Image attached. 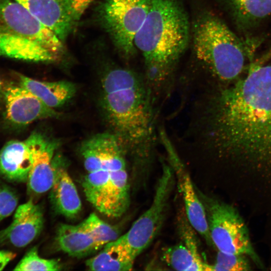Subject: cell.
Returning <instances> with one entry per match:
<instances>
[{
  "label": "cell",
  "mask_w": 271,
  "mask_h": 271,
  "mask_svg": "<svg viewBox=\"0 0 271 271\" xmlns=\"http://www.w3.org/2000/svg\"><path fill=\"white\" fill-rule=\"evenodd\" d=\"M271 57V48H270L268 51L260 58V62H263L267 60L268 59Z\"/></svg>",
  "instance_id": "cell-28"
},
{
  "label": "cell",
  "mask_w": 271,
  "mask_h": 271,
  "mask_svg": "<svg viewBox=\"0 0 271 271\" xmlns=\"http://www.w3.org/2000/svg\"><path fill=\"white\" fill-rule=\"evenodd\" d=\"M212 271H247L251 266L246 255L230 254L218 251Z\"/></svg>",
  "instance_id": "cell-24"
},
{
  "label": "cell",
  "mask_w": 271,
  "mask_h": 271,
  "mask_svg": "<svg viewBox=\"0 0 271 271\" xmlns=\"http://www.w3.org/2000/svg\"><path fill=\"white\" fill-rule=\"evenodd\" d=\"M149 7L150 0H103L96 8L97 23L124 58H130L136 52L134 38Z\"/></svg>",
  "instance_id": "cell-7"
},
{
  "label": "cell",
  "mask_w": 271,
  "mask_h": 271,
  "mask_svg": "<svg viewBox=\"0 0 271 271\" xmlns=\"http://www.w3.org/2000/svg\"><path fill=\"white\" fill-rule=\"evenodd\" d=\"M4 90V88L3 87V84L0 79V99L1 98L2 95H3Z\"/></svg>",
  "instance_id": "cell-29"
},
{
  "label": "cell",
  "mask_w": 271,
  "mask_h": 271,
  "mask_svg": "<svg viewBox=\"0 0 271 271\" xmlns=\"http://www.w3.org/2000/svg\"><path fill=\"white\" fill-rule=\"evenodd\" d=\"M101 83L102 106L113 133L146 179L157 139L155 97L144 77L125 68H111Z\"/></svg>",
  "instance_id": "cell-2"
},
{
  "label": "cell",
  "mask_w": 271,
  "mask_h": 271,
  "mask_svg": "<svg viewBox=\"0 0 271 271\" xmlns=\"http://www.w3.org/2000/svg\"><path fill=\"white\" fill-rule=\"evenodd\" d=\"M55 242L60 250L75 257H84L101 249L81 223L61 224L56 232Z\"/></svg>",
  "instance_id": "cell-19"
},
{
  "label": "cell",
  "mask_w": 271,
  "mask_h": 271,
  "mask_svg": "<svg viewBox=\"0 0 271 271\" xmlns=\"http://www.w3.org/2000/svg\"><path fill=\"white\" fill-rule=\"evenodd\" d=\"M190 30L187 14L179 0H150L149 12L134 44L143 56L144 77L155 97L171 85L176 66L188 46Z\"/></svg>",
  "instance_id": "cell-3"
},
{
  "label": "cell",
  "mask_w": 271,
  "mask_h": 271,
  "mask_svg": "<svg viewBox=\"0 0 271 271\" xmlns=\"http://www.w3.org/2000/svg\"><path fill=\"white\" fill-rule=\"evenodd\" d=\"M16 256V254L13 252L7 250L0 251V270H3L5 266Z\"/></svg>",
  "instance_id": "cell-27"
},
{
  "label": "cell",
  "mask_w": 271,
  "mask_h": 271,
  "mask_svg": "<svg viewBox=\"0 0 271 271\" xmlns=\"http://www.w3.org/2000/svg\"><path fill=\"white\" fill-rule=\"evenodd\" d=\"M159 138L167 153L168 163L174 171L176 182L182 196L184 211L189 223L206 243L213 247L204 207L186 167L162 128L159 131Z\"/></svg>",
  "instance_id": "cell-9"
},
{
  "label": "cell",
  "mask_w": 271,
  "mask_h": 271,
  "mask_svg": "<svg viewBox=\"0 0 271 271\" xmlns=\"http://www.w3.org/2000/svg\"><path fill=\"white\" fill-rule=\"evenodd\" d=\"M51 200L59 214L74 218L81 210V202L76 187L66 169L56 163V175L50 189Z\"/></svg>",
  "instance_id": "cell-17"
},
{
  "label": "cell",
  "mask_w": 271,
  "mask_h": 271,
  "mask_svg": "<svg viewBox=\"0 0 271 271\" xmlns=\"http://www.w3.org/2000/svg\"><path fill=\"white\" fill-rule=\"evenodd\" d=\"M162 171L150 206L119 237L130 253L136 258L153 241L166 218L170 198L176 179L168 163L161 160Z\"/></svg>",
  "instance_id": "cell-8"
},
{
  "label": "cell",
  "mask_w": 271,
  "mask_h": 271,
  "mask_svg": "<svg viewBox=\"0 0 271 271\" xmlns=\"http://www.w3.org/2000/svg\"><path fill=\"white\" fill-rule=\"evenodd\" d=\"M238 27L244 30L271 15V0H222Z\"/></svg>",
  "instance_id": "cell-21"
},
{
  "label": "cell",
  "mask_w": 271,
  "mask_h": 271,
  "mask_svg": "<svg viewBox=\"0 0 271 271\" xmlns=\"http://www.w3.org/2000/svg\"><path fill=\"white\" fill-rule=\"evenodd\" d=\"M62 266L57 259H46L39 256L37 248L30 249L15 266V270H45L56 271Z\"/></svg>",
  "instance_id": "cell-23"
},
{
  "label": "cell",
  "mask_w": 271,
  "mask_h": 271,
  "mask_svg": "<svg viewBox=\"0 0 271 271\" xmlns=\"http://www.w3.org/2000/svg\"><path fill=\"white\" fill-rule=\"evenodd\" d=\"M7 119L12 123L25 125L36 120L55 117L58 113L46 106L24 87L10 85L4 88Z\"/></svg>",
  "instance_id": "cell-13"
},
{
  "label": "cell",
  "mask_w": 271,
  "mask_h": 271,
  "mask_svg": "<svg viewBox=\"0 0 271 271\" xmlns=\"http://www.w3.org/2000/svg\"><path fill=\"white\" fill-rule=\"evenodd\" d=\"M96 255L86 261L91 270H131L136 260L119 237L104 245Z\"/></svg>",
  "instance_id": "cell-20"
},
{
  "label": "cell",
  "mask_w": 271,
  "mask_h": 271,
  "mask_svg": "<svg viewBox=\"0 0 271 271\" xmlns=\"http://www.w3.org/2000/svg\"><path fill=\"white\" fill-rule=\"evenodd\" d=\"M43 224L41 207L29 200L17 208L11 224L0 231V245L24 247L40 234Z\"/></svg>",
  "instance_id": "cell-14"
},
{
  "label": "cell",
  "mask_w": 271,
  "mask_h": 271,
  "mask_svg": "<svg viewBox=\"0 0 271 271\" xmlns=\"http://www.w3.org/2000/svg\"><path fill=\"white\" fill-rule=\"evenodd\" d=\"M18 197L14 190L0 183V221L11 215L17 209Z\"/></svg>",
  "instance_id": "cell-25"
},
{
  "label": "cell",
  "mask_w": 271,
  "mask_h": 271,
  "mask_svg": "<svg viewBox=\"0 0 271 271\" xmlns=\"http://www.w3.org/2000/svg\"><path fill=\"white\" fill-rule=\"evenodd\" d=\"M193 126L199 147L221 157L271 165V65L198 102Z\"/></svg>",
  "instance_id": "cell-1"
},
{
  "label": "cell",
  "mask_w": 271,
  "mask_h": 271,
  "mask_svg": "<svg viewBox=\"0 0 271 271\" xmlns=\"http://www.w3.org/2000/svg\"><path fill=\"white\" fill-rule=\"evenodd\" d=\"M178 228L181 241L164 248L162 260L176 270L212 271L211 264L203 258L195 232L189 223L184 210L179 214Z\"/></svg>",
  "instance_id": "cell-10"
},
{
  "label": "cell",
  "mask_w": 271,
  "mask_h": 271,
  "mask_svg": "<svg viewBox=\"0 0 271 271\" xmlns=\"http://www.w3.org/2000/svg\"><path fill=\"white\" fill-rule=\"evenodd\" d=\"M195 188L204 207L213 247L224 253L248 256L259 267H263L245 222L235 208Z\"/></svg>",
  "instance_id": "cell-6"
},
{
  "label": "cell",
  "mask_w": 271,
  "mask_h": 271,
  "mask_svg": "<svg viewBox=\"0 0 271 271\" xmlns=\"http://www.w3.org/2000/svg\"><path fill=\"white\" fill-rule=\"evenodd\" d=\"M32 162V151L26 140L10 141L0 150V175L12 182H26Z\"/></svg>",
  "instance_id": "cell-16"
},
{
  "label": "cell",
  "mask_w": 271,
  "mask_h": 271,
  "mask_svg": "<svg viewBox=\"0 0 271 271\" xmlns=\"http://www.w3.org/2000/svg\"><path fill=\"white\" fill-rule=\"evenodd\" d=\"M94 0H71V15L75 24Z\"/></svg>",
  "instance_id": "cell-26"
},
{
  "label": "cell",
  "mask_w": 271,
  "mask_h": 271,
  "mask_svg": "<svg viewBox=\"0 0 271 271\" xmlns=\"http://www.w3.org/2000/svg\"><path fill=\"white\" fill-rule=\"evenodd\" d=\"M194 55L212 77L231 82L242 72L248 56L242 41L213 13L204 11L191 28Z\"/></svg>",
  "instance_id": "cell-5"
},
{
  "label": "cell",
  "mask_w": 271,
  "mask_h": 271,
  "mask_svg": "<svg viewBox=\"0 0 271 271\" xmlns=\"http://www.w3.org/2000/svg\"><path fill=\"white\" fill-rule=\"evenodd\" d=\"M64 53V43L26 8L14 0H0L1 56L50 63Z\"/></svg>",
  "instance_id": "cell-4"
},
{
  "label": "cell",
  "mask_w": 271,
  "mask_h": 271,
  "mask_svg": "<svg viewBox=\"0 0 271 271\" xmlns=\"http://www.w3.org/2000/svg\"><path fill=\"white\" fill-rule=\"evenodd\" d=\"M33 154V162L27 180L29 192L41 195L50 190L56 175L53 161L57 144L38 132L26 139Z\"/></svg>",
  "instance_id": "cell-12"
},
{
  "label": "cell",
  "mask_w": 271,
  "mask_h": 271,
  "mask_svg": "<svg viewBox=\"0 0 271 271\" xmlns=\"http://www.w3.org/2000/svg\"><path fill=\"white\" fill-rule=\"evenodd\" d=\"M80 223L101 249L120 236L117 228L104 221L94 213H91Z\"/></svg>",
  "instance_id": "cell-22"
},
{
  "label": "cell",
  "mask_w": 271,
  "mask_h": 271,
  "mask_svg": "<svg viewBox=\"0 0 271 271\" xmlns=\"http://www.w3.org/2000/svg\"><path fill=\"white\" fill-rule=\"evenodd\" d=\"M19 84L36 95L48 107L55 109L69 100L76 92L75 85L67 81H43L18 74Z\"/></svg>",
  "instance_id": "cell-18"
},
{
  "label": "cell",
  "mask_w": 271,
  "mask_h": 271,
  "mask_svg": "<svg viewBox=\"0 0 271 271\" xmlns=\"http://www.w3.org/2000/svg\"><path fill=\"white\" fill-rule=\"evenodd\" d=\"M81 153L87 172L126 169V152L117 137L109 133L95 135L82 143Z\"/></svg>",
  "instance_id": "cell-11"
},
{
  "label": "cell",
  "mask_w": 271,
  "mask_h": 271,
  "mask_svg": "<svg viewBox=\"0 0 271 271\" xmlns=\"http://www.w3.org/2000/svg\"><path fill=\"white\" fill-rule=\"evenodd\" d=\"M26 8L64 43L74 27L71 0H14Z\"/></svg>",
  "instance_id": "cell-15"
}]
</instances>
